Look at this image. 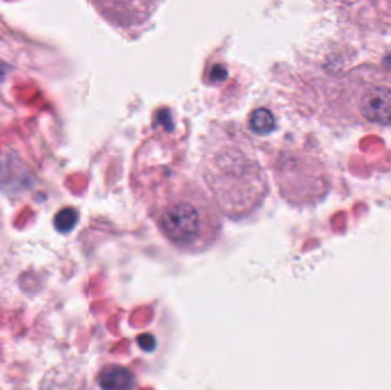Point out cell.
Returning a JSON list of instances; mask_svg holds the SVG:
<instances>
[{"mask_svg":"<svg viewBox=\"0 0 391 390\" xmlns=\"http://www.w3.org/2000/svg\"><path fill=\"white\" fill-rule=\"evenodd\" d=\"M330 108L347 126L391 131V74L360 67L334 81Z\"/></svg>","mask_w":391,"mask_h":390,"instance_id":"cell-2","label":"cell"},{"mask_svg":"<svg viewBox=\"0 0 391 390\" xmlns=\"http://www.w3.org/2000/svg\"><path fill=\"white\" fill-rule=\"evenodd\" d=\"M6 77V68L0 63V81H3Z\"/></svg>","mask_w":391,"mask_h":390,"instance_id":"cell-9","label":"cell"},{"mask_svg":"<svg viewBox=\"0 0 391 390\" xmlns=\"http://www.w3.org/2000/svg\"><path fill=\"white\" fill-rule=\"evenodd\" d=\"M138 343H139L140 348L148 352H153L157 347L155 336L149 333H143L141 336H138Z\"/></svg>","mask_w":391,"mask_h":390,"instance_id":"cell-8","label":"cell"},{"mask_svg":"<svg viewBox=\"0 0 391 390\" xmlns=\"http://www.w3.org/2000/svg\"><path fill=\"white\" fill-rule=\"evenodd\" d=\"M97 382L102 390H133L135 377L120 365H108L101 370Z\"/></svg>","mask_w":391,"mask_h":390,"instance_id":"cell-4","label":"cell"},{"mask_svg":"<svg viewBox=\"0 0 391 390\" xmlns=\"http://www.w3.org/2000/svg\"><path fill=\"white\" fill-rule=\"evenodd\" d=\"M204 177L221 209L229 216L253 210L265 195V173L246 142L215 139L204 155Z\"/></svg>","mask_w":391,"mask_h":390,"instance_id":"cell-1","label":"cell"},{"mask_svg":"<svg viewBox=\"0 0 391 390\" xmlns=\"http://www.w3.org/2000/svg\"><path fill=\"white\" fill-rule=\"evenodd\" d=\"M275 117L268 109L260 108L251 113L249 126L256 134H268L275 129Z\"/></svg>","mask_w":391,"mask_h":390,"instance_id":"cell-6","label":"cell"},{"mask_svg":"<svg viewBox=\"0 0 391 390\" xmlns=\"http://www.w3.org/2000/svg\"><path fill=\"white\" fill-rule=\"evenodd\" d=\"M79 214L74 207H65L58 211L54 216V228L60 234H68L77 226Z\"/></svg>","mask_w":391,"mask_h":390,"instance_id":"cell-7","label":"cell"},{"mask_svg":"<svg viewBox=\"0 0 391 390\" xmlns=\"http://www.w3.org/2000/svg\"><path fill=\"white\" fill-rule=\"evenodd\" d=\"M156 223L166 238L185 251L210 246L220 230V218L206 195L190 184L168 193L158 204Z\"/></svg>","mask_w":391,"mask_h":390,"instance_id":"cell-3","label":"cell"},{"mask_svg":"<svg viewBox=\"0 0 391 390\" xmlns=\"http://www.w3.org/2000/svg\"><path fill=\"white\" fill-rule=\"evenodd\" d=\"M39 390H81L72 377L63 368H56L47 372Z\"/></svg>","mask_w":391,"mask_h":390,"instance_id":"cell-5","label":"cell"}]
</instances>
